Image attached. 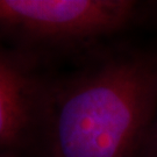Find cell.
I'll return each instance as SVG.
<instances>
[{
    "label": "cell",
    "mask_w": 157,
    "mask_h": 157,
    "mask_svg": "<svg viewBox=\"0 0 157 157\" xmlns=\"http://www.w3.org/2000/svg\"><path fill=\"white\" fill-rule=\"evenodd\" d=\"M157 112V54L104 58L56 87L45 144L50 157H136Z\"/></svg>",
    "instance_id": "6da1fadb"
},
{
    "label": "cell",
    "mask_w": 157,
    "mask_h": 157,
    "mask_svg": "<svg viewBox=\"0 0 157 157\" xmlns=\"http://www.w3.org/2000/svg\"><path fill=\"white\" fill-rule=\"evenodd\" d=\"M135 8L130 0H0V37L34 59L40 48L92 42L121 30Z\"/></svg>",
    "instance_id": "7a4b0ae2"
},
{
    "label": "cell",
    "mask_w": 157,
    "mask_h": 157,
    "mask_svg": "<svg viewBox=\"0 0 157 157\" xmlns=\"http://www.w3.org/2000/svg\"><path fill=\"white\" fill-rule=\"evenodd\" d=\"M142 152L146 157H157V112Z\"/></svg>",
    "instance_id": "277c9868"
},
{
    "label": "cell",
    "mask_w": 157,
    "mask_h": 157,
    "mask_svg": "<svg viewBox=\"0 0 157 157\" xmlns=\"http://www.w3.org/2000/svg\"><path fill=\"white\" fill-rule=\"evenodd\" d=\"M156 5H157V2H156Z\"/></svg>",
    "instance_id": "5b68a950"
},
{
    "label": "cell",
    "mask_w": 157,
    "mask_h": 157,
    "mask_svg": "<svg viewBox=\"0 0 157 157\" xmlns=\"http://www.w3.org/2000/svg\"><path fill=\"white\" fill-rule=\"evenodd\" d=\"M56 86L34 71V59L0 49V154L45 143Z\"/></svg>",
    "instance_id": "3957f363"
}]
</instances>
